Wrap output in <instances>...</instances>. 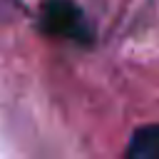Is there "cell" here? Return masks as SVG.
I'll return each mask as SVG.
<instances>
[{
	"mask_svg": "<svg viewBox=\"0 0 159 159\" xmlns=\"http://www.w3.org/2000/svg\"><path fill=\"white\" fill-rule=\"evenodd\" d=\"M42 27L57 37H72V40L87 37L82 12L70 0H47L42 5Z\"/></svg>",
	"mask_w": 159,
	"mask_h": 159,
	"instance_id": "6da1fadb",
	"label": "cell"
},
{
	"mask_svg": "<svg viewBox=\"0 0 159 159\" xmlns=\"http://www.w3.org/2000/svg\"><path fill=\"white\" fill-rule=\"evenodd\" d=\"M122 159H159V124H147L137 129Z\"/></svg>",
	"mask_w": 159,
	"mask_h": 159,
	"instance_id": "7a4b0ae2",
	"label": "cell"
}]
</instances>
